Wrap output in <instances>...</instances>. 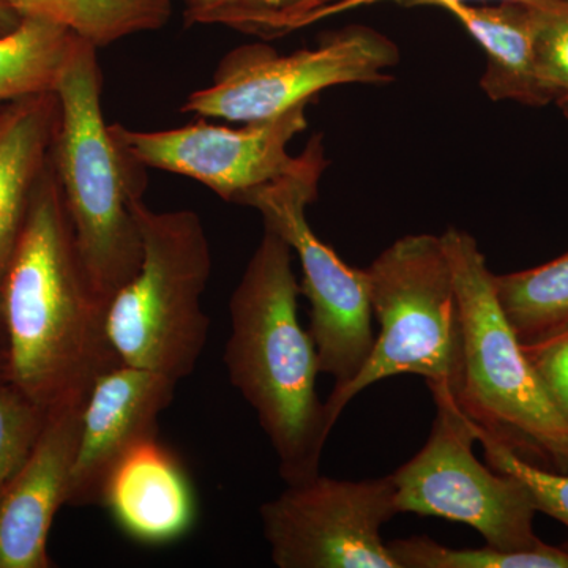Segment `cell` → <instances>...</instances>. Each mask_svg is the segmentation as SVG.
Masks as SVG:
<instances>
[{
    "mask_svg": "<svg viewBox=\"0 0 568 568\" xmlns=\"http://www.w3.org/2000/svg\"><path fill=\"white\" fill-rule=\"evenodd\" d=\"M473 428L476 443H480L484 447L487 465L499 473L517 477L528 488L537 511L558 519L568 528V474L551 473V470L530 465L511 454L503 444L478 432L474 424ZM562 547L568 549V541Z\"/></svg>",
    "mask_w": 568,
    "mask_h": 568,
    "instance_id": "obj_24",
    "label": "cell"
},
{
    "mask_svg": "<svg viewBox=\"0 0 568 568\" xmlns=\"http://www.w3.org/2000/svg\"><path fill=\"white\" fill-rule=\"evenodd\" d=\"M21 14L11 9L6 0H0V37L14 31L21 24Z\"/></svg>",
    "mask_w": 568,
    "mask_h": 568,
    "instance_id": "obj_27",
    "label": "cell"
},
{
    "mask_svg": "<svg viewBox=\"0 0 568 568\" xmlns=\"http://www.w3.org/2000/svg\"><path fill=\"white\" fill-rule=\"evenodd\" d=\"M0 321L7 336L3 375L47 413L84 399L103 373L121 365L106 334V305L82 268L51 159L0 286Z\"/></svg>",
    "mask_w": 568,
    "mask_h": 568,
    "instance_id": "obj_1",
    "label": "cell"
},
{
    "mask_svg": "<svg viewBox=\"0 0 568 568\" xmlns=\"http://www.w3.org/2000/svg\"><path fill=\"white\" fill-rule=\"evenodd\" d=\"M48 413L0 375V499L24 466Z\"/></svg>",
    "mask_w": 568,
    "mask_h": 568,
    "instance_id": "obj_22",
    "label": "cell"
},
{
    "mask_svg": "<svg viewBox=\"0 0 568 568\" xmlns=\"http://www.w3.org/2000/svg\"><path fill=\"white\" fill-rule=\"evenodd\" d=\"M278 568H399L381 529L398 515L392 477L316 476L287 485L260 510Z\"/></svg>",
    "mask_w": 568,
    "mask_h": 568,
    "instance_id": "obj_10",
    "label": "cell"
},
{
    "mask_svg": "<svg viewBox=\"0 0 568 568\" xmlns=\"http://www.w3.org/2000/svg\"><path fill=\"white\" fill-rule=\"evenodd\" d=\"M457 287L462 351L454 399L478 432L530 465L568 474V424L497 301L476 239L440 235Z\"/></svg>",
    "mask_w": 568,
    "mask_h": 568,
    "instance_id": "obj_4",
    "label": "cell"
},
{
    "mask_svg": "<svg viewBox=\"0 0 568 568\" xmlns=\"http://www.w3.org/2000/svg\"><path fill=\"white\" fill-rule=\"evenodd\" d=\"M133 540L164 545L193 528L196 496L181 459L159 436L134 446L112 469L102 503Z\"/></svg>",
    "mask_w": 568,
    "mask_h": 568,
    "instance_id": "obj_14",
    "label": "cell"
},
{
    "mask_svg": "<svg viewBox=\"0 0 568 568\" xmlns=\"http://www.w3.org/2000/svg\"><path fill=\"white\" fill-rule=\"evenodd\" d=\"M306 106L308 103L297 104L241 129L196 121L160 132H140L115 123L111 132L142 166L185 175L223 201L245 205L254 192L294 173L304 162V152L293 156L287 148L308 126Z\"/></svg>",
    "mask_w": 568,
    "mask_h": 568,
    "instance_id": "obj_11",
    "label": "cell"
},
{
    "mask_svg": "<svg viewBox=\"0 0 568 568\" xmlns=\"http://www.w3.org/2000/svg\"><path fill=\"white\" fill-rule=\"evenodd\" d=\"M443 9L454 14L484 48L487 69L480 88L489 99L511 100L526 106H547L552 102L551 93L538 74L530 3L450 2Z\"/></svg>",
    "mask_w": 568,
    "mask_h": 568,
    "instance_id": "obj_16",
    "label": "cell"
},
{
    "mask_svg": "<svg viewBox=\"0 0 568 568\" xmlns=\"http://www.w3.org/2000/svg\"><path fill=\"white\" fill-rule=\"evenodd\" d=\"M3 108V106H2ZM2 108H0V112H2Z\"/></svg>",
    "mask_w": 568,
    "mask_h": 568,
    "instance_id": "obj_29",
    "label": "cell"
},
{
    "mask_svg": "<svg viewBox=\"0 0 568 568\" xmlns=\"http://www.w3.org/2000/svg\"><path fill=\"white\" fill-rule=\"evenodd\" d=\"M22 18L65 26L97 48L142 32L159 31L170 21L173 0H6Z\"/></svg>",
    "mask_w": 568,
    "mask_h": 568,
    "instance_id": "obj_17",
    "label": "cell"
},
{
    "mask_svg": "<svg viewBox=\"0 0 568 568\" xmlns=\"http://www.w3.org/2000/svg\"><path fill=\"white\" fill-rule=\"evenodd\" d=\"M399 568H568V549L549 547L507 551L481 548H448L429 537L399 538L388 544Z\"/></svg>",
    "mask_w": 568,
    "mask_h": 568,
    "instance_id": "obj_20",
    "label": "cell"
},
{
    "mask_svg": "<svg viewBox=\"0 0 568 568\" xmlns=\"http://www.w3.org/2000/svg\"><path fill=\"white\" fill-rule=\"evenodd\" d=\"M538 74L552 102L568 103V0L530 3Z\"/></svg>",
    "mask_w": 568,
    "mask_h": 568,
    "instance_id": "obj_23",
    "label": "cell"
},
{
    "mask_svg": "<svg viewBox=\"0 0 568 568\" xmlns=\"http://www.w3.org/2000/svg\"><path fill=\"white\" fill-rule=\"evenodd\" d=\"M560 108H562L564 114H566V118L568 119V103L562 104Z\"/></svg>",
    "mask_w": 568,
    "mask_h": 568,
    "instance_id": "obj_28",
    "label": "cell"
},
{
    "mask_svg": "<svg viewBox=\"0 0 568 568\" xmlns=\"http://www.w3.org/2000/svg\"><path fill=\"white\" fill-rule=\"evenodd\" d=\"M384 2V0H310L308 9L302 22V28L324 20V18L334 17L343 11L358 9V7L372 6V3ZM394 2L406 3H426V6L443 7L450 2H523L536 3L540 0H394Z\"/></svg>",
    "mask_w": 568,
    "mask_h": 568,
    "instance_id": "obj_26",
    "label": "cell"
},
{
    "mask_svg": "<svg viewBox=\"0 0 568 568\" xmlns=\"http://www.w3.org/2000/svg\"><path fill=\"white\" fill-rule=\"evenodd\" d=\"M85 398L48 413L31 455L0 499V568L52 566L48 538L69 496Z\"/></svg>",
    "mask_w": 568,
    "mask_h": 568,
    "instance_id": "obj_13",
    "label": "cell"
},
{
    "mask_svg": "<svg viewBox=\"0 0 568 568\" xmlns=\"http://www.w3.org/2000/svg\"><path fill=\"white\" fill-rule=\"evenodd\" d=\"M58 119L55 92L18 100L0 112V286L50 163Z\"/></svg>",
    "mask_w": 568,
    "mask_h": 568,
    "instance_id": "obj_15",
    "label": "cell"
},
{
    "mask_svg": "<svg viewBox=\"0 0 568 568\" xmlns=\"http://www.w3.org/2000/svg\"><path fill=\"white\" fill-rule=\"evenodd\" d=\"M436 418L420 452L390 474L398 514L462 523L489 547L519 551L544 544L534 530L530 493L517 477L474 455L473 424L450 394L433 395Z\"/></svg>",
    "mask_w": 568,
    "mask_h": 568,
    "instance_id": "obj_9",
    "label": "cell"
},
{
    "mask_svg": "<svg viewBox=\"0 0 568 568\" xmlns=\"http://www.w3.org/2000/svg\"><path fill=\"white\" fill-rule=\"evenodd\" d=\"M99 48L77 37L55 84L59 119L51 148L73 230L93 293L110 305L142 263V239L132 204L142 200L148 168L119 144L104 121Z\"/></svg>",
    "mask_w": 568,
    "mask_h": 568,
    "instance_id": "obj_3",
    "label": "cell"
},
{
    "mask_svg": "<svg viewBox=\"0 0 568 568\" xmlns=\"http://www.w3.org/2000/svg\"><path fill=\"white\" fill-rule=\"evenodd\" d=\"M310 0H183L186 24L226 26L234 31L275 39L298 31Z\"/></svg>",
    "mask_w": 568,
    "mask_h": 568,
    "instance_id": "obj_21",
    "label": "cell"
},
{
    "mask_svg": "<svg viewBox=\"0 0 568 568\" xmlns=\"http://www.w3.org/2000/svg\"><path fill=\"white\" fill-rule=\"evenodd\" d=\"M398 62L394 41L366 26L325 33L316 48L291 54L244 44L224 55L212 84L190 93L181 111L227 122L265 121L334 85L394 81L387 70Z\"/></svg>",
    "mask_w": 568,
    "mask_h": 568,
    "instance_id": "obj_8",
    "label": "cell"
},
{
    "mask_svg": "<svg viewBox=\"0 0 568 568\" xmlns=\"http://www.w3.org/2000/svg\"><path fill=\"white\" fill-rule=\"evenodd\" d=\"M294 252L264 226L230 301L231 336L224 365L231 384L256 410L287 485L320 476L332 428L317 395L320 361L310 332L298 323L301 284Z\"/></svg>",
    "mask_w": 568,
    "mask_h": 568,
    "instance_id": "obj_2",
    "label": "cell"
},
{
    "mask_svg": "<svg viewBox=\"0 0 568 568\" xmlns=\"http://www.w3.org/2000/svg\"><path fill=\"white\" fill-rule=\"evenodd\" d=\"M77 33L41 18H22L0 37V108L54 92Z\"/></svg>",
    "mask_w": 568,
    "mask_h": 568,
    "instance_id": "obj_18",
    "label": "cell"
},
{
    "mask_svg": "<svg viewBox=\"0 0 568 568\" xmlns=\"http://www.w3.org/2000/svg\"><path fill=\"white\" fill-rule=\"evenodd\" d=\"M523 349L568 424V328L541 342L523 345Z\"/></svg>",
    "mask_w": 568,
    "mask_h": 568,
    "instance_id": "obj_25",
    "label": "cell"
},
{
    "mask_svg": "<svg viewBox=\"0 0 568 568\" xmlns=\"http://www.w3.org/2000/svg\"><path fill=\"white\" fill-rule=\"evenodd\" d=\"M132 211L142 263L108 305V338L121 364L179 383L192 375L207 342L203 295L212 274L211 245L196 212H156L142 200Z\"/></svg>",
    "mask_w": 568,
    "mask_h": 568,
    "instance_id": "obj_5",
    "label": "cell"
},
{
    "mask_svg": "<svg viewBox=\"0 0 568 568\" xmlns=\"http://www.w3.org/2000/svg\"><path fill=\"white\" fill-rule=\"evenodd\" d=\"M171 377L118 365L93 383L82 409L80 440L71 467L67 504L102 503L104 485L134 446L159 435V417L173 403Z\"/></svg>",
    "mask_w": 568,
    "mask_h": 568,
    "instance_id": "obj_12",
    "label": "cell"
},
{
    "mask_svg": "<svg viewBox=\"0 0 568 568\" xmlns=\"http://www.w3.org/2000/svg\"><path fill=\"white\" fill-rule=\"evenodd\" d=\"M366 271L379 335L364 369L325 402L332 426L355 396L387 377L422 376L432 395L454 396L457 384L462 324L454 272L440 235H405Z\"/></svg>",
    "mask_w": 568,
    "mask_h": 568,
    "instance_id": "obj_6",
    "label": "cell"
},
{
    "mask_svg": "<svg viewBox=\"0 0 568 568\" xmlns=\"http://www.w3.org/2000/svg\"><path fill=\"white\" fill-rule=\"evenodd\" d=\"M497 301L523 345L568 328V253L529 271L495 275Z\"/></svg>",
    "mask_w": 568,
    "mask_h": 568,
    "instance_id": "obj_19",
    "label": "cell"
},
{
    "mask_svg": "<svg viewBox=\"0 0 568 568\" xmlns=\"http://www.w3.org/2000/svg\"><path fill=\"white\" fill-rule=\"evenodd\" d=\"M325 166L323 140L316 134L306 144L301 166L254 192L245 205L256 209L264 226L282 235L301 261V294L310 302L308 332L315 342L320 372L334 377L336 392L364 369L376 336L368 271L347 265L313 233L306 220V209L315 203Z\"/></svg>",
    "mask_w": 568,
    "mask_h": 568,
    "instance_id": "obj_7",
    "label": "cell"
}]
</instances>
